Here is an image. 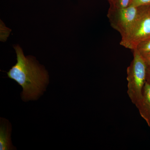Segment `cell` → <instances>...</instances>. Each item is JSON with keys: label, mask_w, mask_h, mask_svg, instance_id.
Returning a JSON list of instances; mask_svg holds the SVG:
<instances>
[{"label": "cell", "mask_w": 150, "mask_h": 150, "mask_svg": "<svg viewBox=\"0 0 150 150\" xmlns=\"http://www.w3.org/2000/svg\"><path fill=\"white\" fill-rule=\"evenodd\" d=\"M134 59L127 68L128 93L132 102L139 108L142 104L143 90L146 82L147 65L142 54L137 49Z\"/></svg>", "instance_id": "2"}, {"label": "cell", "mask_w": 150, "mask_h": 150, "mask_svg": "<svg viewBox=\"0 0 150 150\" xmlns=\"http://www.w3.org/2000/svg\"><path fill=\"white\" fill-rule=\"evenodd\" d=\"M135 49L142 54L150 53V37L140 42Z\"/></svg>", "instance_id": "7"}, {"label": "cell", "mask_w": 150, "mask_h": 150, "mask_svg": "<svg viewBox=\"0 0 150 150\" xmlns=\"http://www.w3.org/2000/svg\"><path fill=\"white\" fill-rule=\"evenodd\" d=\"M129 6H150V0H130Z\"/></svg>", "instance_id": "9"}, {"label": "cell", "mask_w": 150, "mask_h": 150, "mask_svg": "<svg viewBox=\"0 0 150 150\" xmlns=\"http://www.w3.org/2000/svg\"><path fill=\"white\" fill-rule=\"evenodd\" d=\"M147 11L149 13H150V6H147Z\"/></svg>", "instance_id": "12"}, {"label": "cell", "mask_w": 150, "mask_h": 150, "mask_svg": "<svg viewBox=\"0 0 150 150\" xmlns=\"http://www.w3.org/2000/svg\"><path fill=\"white\" fill-rule=\"evenodd\" d=\"M142 7L129 6L123 8H109L107 17L111 27L120 33L121 38L128 35L137 21Z\"/></svg>", "instance_id": "3"}, {"label": "cell", "mask_w": 150, "mask_h": 150, "mask_svg": "<svg viewBox=\"0 0 150 150\" xmlns=\"http://www.w3.org/2000/svg\"><path fill=\"white\" fill-rule=\"evenodd\" d=\"M150 37V13L147 6H143L137 21L126 37L121 38L120 44L134 50L143 40Z\"/></svg>", "instance_id": "4"}, {"label": "cell", "mask_w": 150, "mask_h": 150, "mask_svg": "<svg viewBox=\"0 0 150 150\" xmlns=\"http://www.w3.org/2000/svg\"><path fill=\"white\" fill-rule=\"evenodd\" d=\"M14 49L17 63L8 72V76L22 88L23 100H37L46 91L49 83L48 72L35 58L25 56L22 49L18 45L15 46Z\"/></svg>", "instance_id": "1"}, {"label": "cell", "mask_w": 150, "mask_h": 150, "mask_svg": "<svg viewBox=\"0 0 150 150\" xmlns=\"http://www.w3.org/2000/svg\"><path fill=\"white\" fill-rule=\"evenodd\" d=\"M11 125L9 121L1 118L0 126V150H13L14 147L11 141Z\"/></svg>", "instance_id": "5"}, {"label": "cell", "mask_w": 150, "mask_h": 150, "mask_svg": "<svg viewBox=\"0 0 150 150\" xmlns=\"http://www.w3.org/2000/svg\"><path fill=\"white\" fill-rule=\"evenodd\" d=\"M147 66L150 67V53L142 54Z\"/></svg>", "instance_id": "10"}, {"label": "cell", "mask_w": 150, "mask_h": 150, "mask_svg": "<svg viewBox=\"0 0 150 150\" xmlns=\"http://www.w3.org/2000/svg\"><path fill=\"white\" fill-rule=\"evenodd\" d=\"M110 7L112 8H123L129 6L130 0H108Z\"/></svg>", "instance_id": "8"}, {"label": "cell", "mask_w": 150, "mask_h": 150, "mask_svg": "<svg viewBox=\"0 0 150 150\" xmlns=\"http://www.w3.org/2000/svg\"><path fill=\"white\" fill-rule=\"evenodd\" d=\"M146 81L150 83V67L147 66V69L146 78Z\"/></svg>", "instance_id": "11"}, {"label": "cell", "mask_w": 150, "mask_h": 150, "mask_svg": "<svg viewBox=\"0 0 150 150\" xmlns=\"http://www.w3.org/2000/svg\"><path fill=\"white\" fill-rule=\"evenodd\" d=\"M139 108L142 115L146 112L150 115V83L147 81L143 88L142 104Z\"/></svg>", "instance_id": "6"}]
</instances>
